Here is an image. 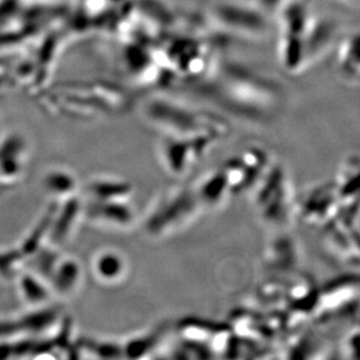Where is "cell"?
<instances>
[{
    "instance_id": "6da1fadb",
    "label": "cell",
    "mask_w": 360,
    "mask_h": 360,
    "mask_svg": "<svg viewBox=\"0 0 360 360\" xmlns=\"http://www.w3.org/2000/svg\"><path fill=\"white\" fill-rule=\"evenodd\" d=\"M198 88L211 102L248 120H266L281 105L279 82L238 62L216 58Z\"/></svg>"
},
{
    "instance_id": "7a4b0ae2",
    "label": "cell",
    "mask_w": 360,
    "mask_h": 360,
    "mask_svg": "<svg viewBox=\"0 0 360 360\" xmlns=\"http://www.w3.org/2000/svg\"><path fill=\"white\" fill-rule=\"evenodd\" d=\"M141 112L146 122L159 129L162 136H210L221 141L230 133L228 120L217 113L195 109L168 96H150L143 103Z\"/></svg>"
},
{
    "instance_id": "3957f363",
    "label": "cell",
    "mask_w": 360,
    "mask_h": 360,
    "mask_svg": "<svg viewBox=\"0 0 360 360\" xmlns=\"http://www.w3.org/2000/svg\"><path fill=\"white\" fill-rule=\"evenodd\" d=\"M214 31L238 38L260 40L271 33L269 14L258 4L244 0H212L204 10Z\"/></svg>"
},
{
    "instance_id": "277c9868",
    "label": "cell",
    "mask_w": 360,
    "mask_h": 360,
    "mask_svg": "<svg viewBox=\"0 0 360 360\" xmlns=\"http://www.w3.org/2000/svg\"><path fill=\"white\" fill-rule=\"evenodd\" d=\"M202 210L194 188H174L154 204L145 229L153 237H167L189 224Z\"/></svg>"
},
{
    "instance_id": "5b68a950",
    "label": "cell",
    "mask_w": 360,
    "mask_h": 360,
    "mask_svg": "<svg viewBox=\"0 0 360 360\" xmlns=\"http://www.w3.org/2000/svg\"><path fill=\"white\" fill-rule=\"evenodd\" d=\"M255 204L260 217L272 226H283L294 214L288 174L280 163H271L255 184Z\"/></svg>"
},
{
    "instance_id": "8992f818",
    "label": "cell",
    "mask_w": 360,
    "mask_h": 360,
    "mask_svg": "<svg viewBox=\"0 0 360 360\" xmlns=\"http://www.w3.org/2000/svg\"><path fill=\"white\" fill-rule=\"evenodd\" d=\"M278 58L285 72H303V37L309 22V7L304 0H292L279 10Z\"/></svg>"
},
{
    "instance_id": "52a82bcc",
    "label": "cell",
    "mask_w": 360,
    "mask_h": 360,
    "mask_svg": "<svg viewBox=\"0 0 360 360\" xmlns=\"http://www.w3.org/2000/svg\"><path fill=\"white\" fill-rule=\"evenodd\" d=\"M219 143L210 136L180 138L162 136L160 141L161 162L172 176L187 175Z\"/></svg>"
},
{
    "instance_id": "ba28073f",
    "label": "cell",
    "mask_w": 360,
    "mask_h": 360,
    "mask_svg": "<svg viewBox=\"0 0 360 360\" xmlns=\"http://www.w3.org/2000/svg\"><path fill=\"white\" fill-rule=\"evenodd\" d=\"M340 207L336 184H323L307 191L297 203H294V214L297 212L306 224L326 226L338 216Z\"/></svg>"
},
{
    "instance_id": "9c48e42d",
    "label": "cell",
    "mask_w": 360,
    "mask_h": 360,
    "mask_svg": "<svg viewBox=\"0 0 360 360\" xmlns=\"http://www.w3.org/2000/svg\"><path fill=\"white\" fill-rule=\"evenodd\" d=\"M338 26L328 17L311 14L303 37V72L316 65L336 44Z\"/></svg>"
},
{
    "instance_id": "30bf717a",
    "label": "cell",
    "mask_w": 360,
    "mask_h": 360,
    "mask_svg": "<svg viewBox=\"0 0 360 360\" xmlns=\"http://www.w3.org/2000/svg\"><path fill=\"white\" fill-rule=\"evenodd\" d=\"M336 65L343 81L351 85L359 83V32L357 30L338 42Z\"/></svg>"
},
{
    "instance_id": "8fae6325",
    "label": "cell",
    "mask_w": 360,
    "mask_h": 360,
    "mask_svg": "<svg viewBox=\"0 0 360 360\" xmlns=\"http://www.w3.org/2000/svg\"><path fill=\"white\" fill-rule=\"evenodd\" d=\"M266 262L269 269L279 273L292 272L299 264V250L289 236H280L269 244L266 252Z\"/></svg>"
},
{
    "instance_id": "7c38bea8",
    "label": "cell",
    "mask_w": 360,
    "mask_h": 360,
    "mask_svg": "<svg viewBox=\"0 0 360 360\" xmlns=\"http://www.w3.org/2000/svg\"><path fill=\"white\" fill-rule=\"evenodd\" d=\"M193 188L203 209L219 207L231 195L221 169L207 174Z\"/></svg>"
},
{
    "instance_id": "4fadbf2b",
    "label": "cell",
    "mask_w": 360,
    "mask_h": 360,
    "mask_svg": "<svg viewBox=\"0 0 360 360\" xmlns=\"http://www.w3.org/2000/svg\"><path fill=\"white\" fill-rule=\"evenodd\" d=\"M92 216L113 228H129L136 221V212L131 202H97Z\"/></svg>"
},
{
    "instance_id": "5bb4252c",
    "label": "cell",
    "mask_w": 360,
    "mask_h": 360,
    "mask_svg": "<svg viewBox=\"0 0 360 360\" xmlns=\"http://www.w3.org/2000/svg\"><path fill=\"white\" fill-rule=\"evenodd\" d=\"M219 169L224 175L231 195L241 194L250 188L255 187L251 174L248 173V168L241 162L238 155L228 159Z\"/></svg>"
},
{
    "instance_id": "9a60e30c",
    "label": "cell",
    "mask_w": 360,
    "mask_h": 360,
    "mask_svg": "<svg viewBox=\"0 0 360 360\" xmlns=\"http://www.w3.org/2000/svg\"><path fill=\"white\" fill-rule=\"evenodd\" d=\"M96 202H131L133 188L129 182L120 180H98L92 184Z\"/></svg>"
},
{
    "instance_id": "2e32d148",
    "label": "cell",
    "mask_w": 360,
    "mask_h": 360,
    "mask_svg": "<svg viewBox=\"0 0 360 360\" xmlns=\"http://www.w3.org/2000/svg\"><path fill=\"white\" fill-rule=\"evenodd\" d=\"M95 272L103 281H120L127 272V262L117 252H103L96 258Z\"/></svg>"
},
{
    "instance_id": "e0dca14e",
    "label": "cell",
    "mask_w": 360,
    "mask_h": 360,
    "mask_svg": "<svg viewBox=\"0 0 360 360\" xmlns=\"http://www.w3.org/2000/svg\"><path fill=\"white\" fill-rule=\"evenodd\" d=\"M237 155L241 162L244 163V166L248 168V173L251 174L252 179L255 181V186L272 163L269 153L260 147H246Z\"/></svg>"
},
{
    "instance_id": "ac0fdd59",
    "label": "cell",
    "mask_w": 360,
    "mask_h": 360,
    "mask_svg": "<svg viewBox=\"0 0 360 360\" xmlns=\"http://www.w3.org/2000/svg\"><path fill=\"white\" fill-rule=\"evenodd\" d=\"M162 335V331L159 330L147 333L145 336L136 337L134 340H129V343L122 347V351L129 358L147 357L148 352H153V350L159 347Z\"/></svg>"
},
{
    "instance_id": "d6986e66",
    "label": "cell",
    "mask_w": 360,
    "mask_h": 360,
    "mask_svg": "<svg viewBox=\"0 0 360 360\" xmlns=\"http://www.w3.org/2000/svg\"><path fill=\"white\" fill-rule=\"evenodd\" d=\"M358 340H359V330L356 328L354 333H351L345 340V344H344V350L347 352L349 358H354L358 359Z\"/></svg>"
}]
</instances>
